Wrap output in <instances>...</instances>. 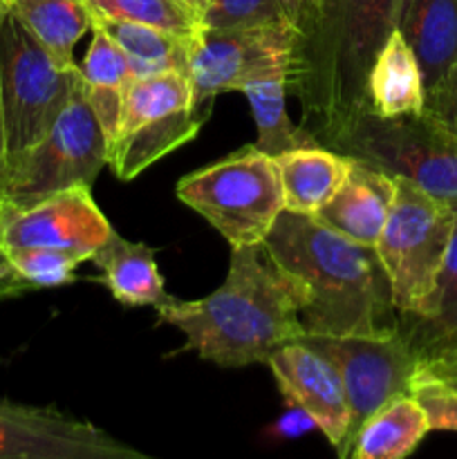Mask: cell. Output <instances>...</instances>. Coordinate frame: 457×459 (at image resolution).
<instances>
[{"label": "cell", "mask_w": 457, "mask_h": 459, "mask_svg": "<svg viewBox=\"0 0 457 459\" xmlns=\"http://www.w3.org/2000/svg\"><path fill=\"white\" fill-rule=\"evenodd\" d=\"M410 393L428 412L430 430H457V390L435 381H412Z\"/></svg>", "instance_id": "29"}, {"label": "cell", "mask_w": 457, "mask_h": 459, "mask_svg": "<svg viewBox=\"0 0 457 459\" xmlns=\"http://www.w3.org/2000/svg\"><path fill=\"white\" fill-rule=\"evenodd\" d=\"M312 343L334 361L349 403V426L336 455L348 459L358 429L372 412L399 394H412L417 357L401 332L388 336H323L305 334Z\"/></svg>", "instance_id": "11"}, {"label": "cell", "mask_w": 457, "mask_h": 459, "mask_svg": "<svg viewBox=\"0 0 457 459\" xmlns=\"http://www.w3.org/2000/svg\"><path fill=\"white\" fill-rule=\"evenodd\" d=\"M90 31H92V40L79 70L83 76L85 99L101 126L103 137L108 139V152H110V143L119 128L125 92L134 76L124 49L99 25H92Z\"/></svg>", "instance_id": "21"}, {"label": "cell", "mask_w": 457, "mask_h": 459, "mask_svg": "<svg viewBox=\"0 0 457 459\" xmlns=\"http://www.w3.org/2000/svg\"><path fill=\"white\" fill-rule=\"evenodd\" d=\"M0 3H3V4H9V3H12V0H0Z\"/></svg>", "instance_id": "35"}, {"label": "cell", "mask_w": 457, "mask_h": 459, "mask_svg": "<svg viewBox=\"0 0 457 459\" xmlns=\"http://www.w3.org/2000/svg\"><path fill=\"white\" fill-rule=\"evenodd\" d=\"M309 429H316V424L312 421V417L307 412H303L300 408H294L287 415H282L280 420L273 424L272 433L280 439H296L300 435L307 433Z\"/></svg>", "instance_id": "30"}, {"label": "cell", "mask_w": 457, "mask_h": 459, "mask_svg": "<svg viewBox=\"0 0 457 459\" xmlns=\"http://www.w3.org/2000/svg\"><path fill=\"white\" fill-rule=\"evenodd\" d=\"M7 7L65 65L74 63L81 36L92 30L85 0H12Z\"/></svg>", "instance_id": "25"}, {"label": "cell", "mask_w": 457, "mask_h": 459, "mask_svg": "<svg viewBox=\"0 0 457 459\" xmlns=\"http://www.w3.org/2000/svg\"><path fill=\"white\" fill-rule=\"evenodd\" d=\"M249 99L254 112L258 142L255 146L267 155L276 157L287 151L303 146H316V139L303 126H296L287 112V92H289V76L269 74L249 81L242 88Z\"/></svg>", "instance_id": "24"}, {"label": "cell", "mask_w": 457, "mask_h": 459, "mask_svg": "<svg viewBox=\"0 0 457 459\" xmlns=\"http://www.w3.org/2000/svg\"><path fill=\"white\" fill-rule=\"evenodd\" d=\"M282 184V211L314 215L348 178L352 157L321 146H303L273 157Z\"/></svg>", "instance_id": "16"}, {"label": "cell", "mask_w": 457, "mask_h": 459, "mask_svg": "<svg viewBox=\"0 0 457 459\" xmlns=\"http://www.w3.org/2000/svg\"><path fill=\"white\" fill-rule=\"evenodd\" d=\"M392 197L394 175L361 160H352L345 182L312 218L349 240L375 247Z\"/></svg>", "instance_id": "15"}, {"label": "cell", "mask_w": 457, "mask_h": 459, "mask_svg": "<svg viewBox=\"0 0 457 459\" xmlns=\"http://www.w3.org/2000/svg\"><path fill=\"white\" fill-rule=\"evenodd\" d=\"M412 381H435V384L457 390V363H448V366H419Z\"/></svg>", "instance_id": "31"}, {"label": "cell", "mask_w": 457, "mask_h": 459, "mask_svg": "<svg viewBox=\"0 0 457 459\" xmlns=\"http://www.w3.org/2000/svg\"><path fill=\"white\" fill-rule=\"evenodd\" d=\"M0 459H148L92 421L0 397Z\"/></svg>", "instance_id": "12"}, {"label": "cell", "mask_w": 457, "mask_h": 459, "mask_svg": "<svg viewBox=\"0 0 457 459\" xmlns=\"http://www.w3.org/2000/svg\"><path fill=\"white\" fill-rule=\"evenodd\" d=\"M309 290L272 260L264 245L231 249L227 281L197 300L170 296L157 305L160 323L184 334L182 352H195L220 368L267 363L282 345L303 339L300 312Z\"/></svg>", "instance_id": "1"}, {"label": "cell", "mask_w": 457, "mask_h": 459, "mask_svg": "<svg viewBox=\"0 0 457 459\" xmlns=\"http://www.w3.org/2000/svg\"><path fill=\"white\" fill-rule=\"evenodd\" d=\"M83 76L76 63L58 61L21 18L0 9V90H3L7 169L40 142L63 108L70 103Z\"/></svg>", "instance_id": "5"}, {"label": "cell", "mask_w": 457, "mask_h": 459, "mask_svg": "<svg viewBox=\"0 0 457 459\" xmlns=\"http://www.w3.org/2000/svg\"><path fill=\"white\" fill-rule=\"evenodd\" d=\"M186 3L191 4V7L195 9V12L200 13V18H202V13H204V9L209 7V3H211V0H186Z\"/></svg>", "instance_id": "33"}, {"label": "cell", "mask_w": 457, "mask_h": 459, "mask_svg": "<svg viewBox=\"0 0 457 459\" xmlns=\"http://www.w3.org/2000/svg\"><path fill=\"white\" fill-rule=\"evenodd\" d=\"M90 263L99 269V282L125 307H157L170 299L157 267L155 249L143 242H130L112 231Z\"/></svg>", "instance_id": "17"}, {"label": "cell", "mask_w": 457, "mask_h": 459, "mask_svg": "<svg viewBox=\"0 0 457 459\" xmlns=\"http://www.w3.org/2000/svg\"><path fill=\"white\" fill-rule=\"evenodd\" d=\"M399 31L419 61L424 90L457 61V0H406Z\"/></svg>", "instance_id": "20"}, {"label": "cell", "mask_w": 457, "mask_h": 459, "mask_svg": "<svg viewBox=\"0 0 457 459\" xmlns=\"http://www.w3.org/2000/svg\"><path fill=\"white\" fill-rule=\"evenodd\" d=\"M316 0H211L202 13L206 30L258 27L269 22H291L307 30Z\"/></svg>", "instance_id": "26"}, {"label": "cell", "mask_w": 457, "mask_h": 459, "mask_svg": "<svg viewBox=\"0 0 457 459\" xmlns=\"http://www.w3.org/2000/svg\"><path fill=\"white\" fill-rule=\"evenodd\" d=\"M303 30L291 22L258 27L206 30L191 43L188 79L197 110L211 112L213 99L245 88L249 81L269 74L291 76L298 61Z\"/></svg>", "instance_id": "10"}, {"label": "cell", "mask_w": 457, "mask_h": 459, "mask_svg": "<svg viewBox=\"0 0 457 459\" xmlns=\"http://www.w3.org/2000/svg\"><path fill=\"white\" fill-rule=\"evenodd\" d=\"M7 197H4V193H0V222H3V215H4V211H7Z\"/></svg>", "instance_id": "34"}, {"label": "cell", "mask_w": 457, "mask_h": 459, "mask_svg": "<svg viewBox=\"0 0 457 459\" xmlns=\"http://www.w3.org/2000/svg\"><path fill=\"white\" fill-rule=\"evenodd\" d=\"M455 218L451 204L394 175L392 204L375 249L388 276L399 321L428 312L451 249Z\"/></svg>", "instance_id": "4"}, {"label": "cell", "mask_w": 457, "mask_h": 459, "mask_svg": "<svg viewBox=\"0 0 457 459\" xmlns=\"http://www.w3.org/2000/svg\"><path fill=\"white\" fill-rule=\"evenodd\" d=\"M442 366H448V363H442Z\"/></svg>", "instance_id": "36"}, {"label": "cell", "mask_w": 457, "mask_h": 459, "mask_svg": "<svg viewBox=\"0 0 457 459\" xmlns=\"http://www.w3.org/2000/svg\"><path fill=\"white\" fill-rule=\"evenodd\" d=\"M325 146L410 179L457 213V137L421 115L376 117L363 112Z\"/></svg>", "instance_id": "7"}, {"label": "cell", "mask_w": 457, "mask_h": 459, "mask_svg": "<svg viewBox=\"0 0 457 459\" xmlns=\"http://www.w3.org/2000/svg\"><path fill=\"white\" fill-rule=\"evenodd\" d=\"M90 16L119 18L143 22L195 40L202 31V18L186 0H85Z\"/></svg>", "instance_id": "27"}, {"label": "cell", "mask_w": 457, "mask_h": 459, "mask_svg": "<svg viewBox=\"0 0 457 459\" xmlns=\"http://www.w3.org/2000/svg\"><path fill=\"white\" fill-rule=\"evenodd\" d=\"M209 112L195 108L193 83L184 72L134 76L125 92L108 166L121 182H130L191 142Z\"/></svg>", "instance_id": "8"}, {"label": "cell", "mask_w": 457, "mask_h": 459, "mask_svg": "<svg viewBox=\"0 0 457 459\" xmlns=\"http://www.w3.org/2000/svg\"><path fill=\"white\" fill-rule=\"evenodd\" d=\"M424 92L419 61L401 31L394 30L367 72L366 112L376 117L421 115Z\"/></svg>", "instance_id": "18"}, {"label": "cell", "mask_w": 457, "mask_h": 459, "mask_svg": "<svg viewBox=\"0 0 457 459\" xmlns=\"http://www.w3.org/2000/svg\"><path fill=\"white\" fill-rule=\"evenodd\" d=\"M175 195L200 213L231 249L263 245L285 209L276 160L255 143L184 175Z\"/></svg>", "instance_id": "6"}, {"label": "cell", "mask_w": 457, "mask_h": 459, "mask_svg": "<svg viewBox=\"0 0 457 459\" xmlns=\"http://www.w3.org/2000/svg\"><path fill=\"white\" fill-rule=\"evenodd\" d=\"M421 117L444 133L457 137V61L433 88L424 92Z\"/></svg>", "instance_id": "28"}, {"label": "cell", "mask_w": 457, "mask_h": 459, "mask_svg": "<svg viewBox=\"0 0 457 459\" xmlns=\"http://www.w3.org/2000/svg\"><path fill=\"white\" fill-rule=\"evenodd\" d=\"M3 9V4H0ZM7 182V133H4V108H3V90H0V193H4Z\"/></svg>", "instance_id": "32"}, {"label": "cell", "mask_w": 457, "mask_h": 459, "mask_svg": "<svg viewBox=\"0 0 457 459\" xmlns=\"http://www.w3.org/2000/svg\"><path fill=\"white\" fill-rule=\"evenodd\" d=\"M108 164V139L81 85L49 133L7 169L4 197L13 206H30L70 186L92 188Z\"/></svg>", "instance_id": "9"}, {"label": "cell", "mask_w": 457, "mask_h": 459, "mask_svg": "<svg viewBox=\"0 0 457 459\" xmlns=\"http://www.w3.org/2000/svg\"><path fill=\"white\" fill-rule=\"evenodd\" d=\"M399 332L415 352L419 366L457 363V218L451 249L428 312L419 318H401Z\"/></svg>", "instance_id": "19"}, {"label": "cell", "mask_w": 457, "mask_h": 459, "mask_svg": "<svg viewBox=\"0 0 457 459\" xmlns=\"http://www.w3.org/2000/svg\"><path fill=\"white\" fill-rule=\"evenodd\" d=\"M267 366L287 403L307 412L336 451L348 435L349 403L334 361L300 339L276 350Z\"/></svg>", "instance_id": "14"}, {"label": "cell", "mask_w": 457, "mask_h": 459, "mask_svg": "<svg viewBox=\"0 0 457 459\" xmlns=\"http://www.w3.org/2000/svg\"><path fill=\"white\" fill-rule=\"evenodd\" d=\"M276 264L307 285L305 332L323 336H388L399 332L390 282L375 247L332 231L312 215L282 211L264 238Z\"/></svg>", "instance_id": "2"}, {"label": "cell", "mask_w": 457, "mask_h": 459, "mask_svg": "<svg viewBox=\"0 0 457 459\" xmlns=\"http://www.w3.org/2000/svg\"><path fill=\"white\" fill-rule=\"evenodd\" d=\"M430 433L428 412L415 394H399L372 412L354 437L349 457L401 459L408 457Z\"/></svg>", "instance_id": "22"}, {"label": "cell", "mask_w": 457, "mask_h": 459, "mask_svg": "<svg viewBox=\"0 0 457 459\" xmlns=\"http://www.w3.org/2000/svg\"><path fill=\"white\" fill-rule=\"evenodd\" d=\"M112 231L90 186H70L30 206L7 204L0 222V245L67 251L85 263Z\"/></svg>", "instance_id": "13"}, {"label": "cell", "mask_w": 457, "mask_h": 459, "mask_svg": "<svg viewBox=\"0 0 457 459\" xmlns=\"http://www.w3.org/2000/svg\"><path fill=\"white\" fill-rule=\"evenodd\" d=\"M92 25L101 27L124 49L133 76H152L161 74V72L188 74L191 40L160 30V27L119 21V18L92 16Z\"/></svg>", "instance_id": "23"}, {"label": "cell", "mask_w": 457, "mask_h": 459, "mask_svg": "<svg viewBox=\"0 0 457 459\" xmlns=\"http://www.w3.org/2000/svg\"><path fill=\"white\" fill-rule=\"evenodd\" d=\"M403 4L406 0H316L289 92L303 106L300 126L321 146L366 112L367 72L399 30Z\"/></svg>", "instance_id": "3"}]
</instances>
